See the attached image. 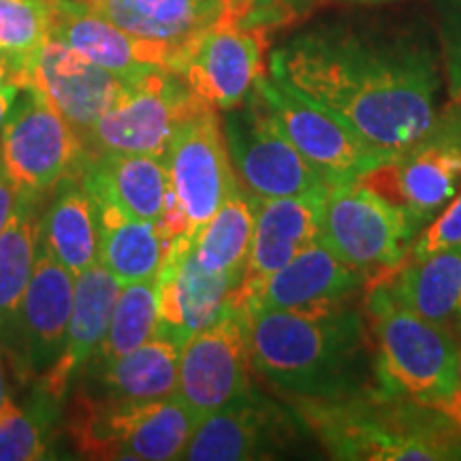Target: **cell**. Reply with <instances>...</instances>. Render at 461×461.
I'll return each instance as SVG.
<instances>
[{"mask_svg": "<svg viewBox=\"0 0 461 461\" xmlns=\"http://www.w3.org/2000/svg\"><path fill=\"white\" fill-rule=\"evenodd\" d=\"M158 336L184 342L210 327L235 299L240 285L224 274H212L199 265L193 238L176 240L158 272Z\"/></svg>", "mask_w": 461, "mask_h": 461, "instance_id": "19", "label": "cell"}, {"mask_svg": "<svg viewBox=\"0 0 461 461\" xmlns=\"http://www.w3.org/2000/svg\"><path fill=\"white\" fill-rule=\"evenodd\" d=\"M255 88L286 140L327 186L359 182L366 173L387 163V158L366 146L348 126L303 101L276 79L263 75Z\"/></svg>", "mask_w": 461, "mask_h": 461, "instance_id": "12", "label": "cell"}, {"mask_svg": "<svg viewBox=\"0 0 461 461\" xmlns=\"http://www.w3.org/2000/svg\"><path fill=\"white\" fill-rule=\"evenodd\" d=\"M355 3H383V0H355Z\"/></svg>", "mask_w": 461, "mask_h": 461, "instance_id": "41", "label": "cell"}, {"mask_svg": "<svg viewBox=\"0 0 461 461\" xmlns=\"http://www.w3.org/2000/svg\"><path fill=\"white\" fill-rule=\"evenodd\" d=\"M75 276L58 263L39 238V255L32 278L17 310L11 348L17 366L28 376L41 378L60 359L73 310Z\"/></svg>", "mask_w": 461, "mask_h": 461, "instance_id": "17", "label": "cell"}, {"mask_svg": "<svg viewBox=\"0 0 461 461\" xmlns=\"http://www.w3.org/2000/svg\"><path fill=\"white\" fill-rule=\"evenodd\" d=\"M297 440V420L286 408L250 389L210 417L190 438L182 459L248 461L269 459Z\"/></svg>", "mask_w": 461, "mask_h": 461, "instance_id": "16", "label": "cell"}, {"mask_svg": "<svg viewBox=\"0 0 461 461\" xmlns=\"http://www.w3.org/2000/svg\"><path fill=\"white\" fill-rule=\"evenodd\" d=\"M50 0H0V51L20 65L31 60L50 39Z\"/></svg>", "mask_w": 461, "mask_h": 461, "instance_id": "33", "label": "cell"}, {"mask_svg": "<svg viewBox=\"0 0 461 461\" xmlns=\"http://www.w3.org/2000/svg\"><path fill=\"white\" fill-rule=\"evenodd\" d=\"M131 82L50 37L28 65L24 88L41 92L84 141L92 126L122 99Z\"/></svg>", "mask_w": 461, "mask_h": 461, "instance_id": "15", "label": "cell"}, {"mask_svg": "<svg viewBox=\"0 0 461 461\" xmlns=\"http://www.w3.org/2000/svg\"><path fill=\"white\" fill-rule=\"evenodd\" d=\"M169 182L188 218L190 238L216 214L238 186L222 137V122L212 107L182 120L165 154Z\"/></svg>", "mask_w": 461, "mask_h": 461, "instance_id": "14", "label": "cell"}, {"mask_svg": "<svg viewBox=\"0 0 461 461\" xmlns=\"http://www.w3.org/2000/svg\"><path fill=\"white\" fill-rule=\"evenodd\" d=\"M199 423L177 395L141 403L115 402L84 387L68 414L75 447L95 459H182Z\"/></svg>", "mask_w": 461, "mask_h": 461, "instance_id": "5", "label": "cell"}, {"mask_svg": "<svg viewBox=\"0 0 461 461\" xmlns=\"http://www.w3.org/2000/svg\"><path fill=\"white\" fill-rule=\"evenodd\" d=\"M293 408L333 459H461V429L447 414L380 384L333 400L293 402Z\"/></svg>", "mask_w": 461, "mask_h": 461, "instance_id": "3", "label": "cell"}, {"mask_svg": "<svg viewBox=\"0 0 461 461\" xmlns=\"http://www.w3.org/2000/svg\"><path fill=\"white\" fill-rule=\"evenodd\" d=\"M269 71L387 160L423 140L440 118L434 54L406 34L327 22L276 50Z\"/></svg>", "mask_w": 461, "mask_h": 461, "instance_id": "1", "label": "cell"}, {"mask_svg": "<svg viewBox=\"0 0 461 461\" xmlns=\"http://www.w3.org/2000/svg\"><path fill=\"white\" fill-rule=\"evenodd\" d=\"M327 194V193H325ZM325 194L255 199V229L235 302L248 305L280 267L319 240Z\"/></svg>", "mask_w": 461, "mask_h": 461, "instance_id": "20", "label": "cell"}, {"mask_svg": "<svg viewBox=\"0 0 461 461\" xmlns=\"http://www.w3.org/2000/svg\"><path fill=\"white\" fill-rule=\"evenodd\" d=\"M20 95V86L15 84H5L0 88V149H3V137H5V124H7L9 112L14 107V103Z\"/></svg>", "mask_w": 461, "mask_h": 461, "instance_id": "38", "label": "cell"}, {"mask_svg": "<svg viewBox=\"0 0 461 461\" xmlns=\"http://www.w3.org/2000/svg\"><path fill=\"white\" fill-rule=\"evenodd\" d=\"M84 141L37 88H20L5 124L0 165L20 190L43 194L86 157Z\"/></svg>", "mask_w": 461, "mask_h": 461, "instance_id": "10", "label": "cell"}, {"mask_svg": "<svg viewBox=\"0 0 461 461\" xmlns=\"http://www.w3.org/2000/svg\"><path fill=\"white\" fill-rule=\"evenodd\" d=\"M41 194L20 190L15 210L0 233V342L11 344L17 310L32 278L41 238Z\"/></svg>", "mask_w": 461, "mask_h": 461, "instance_id": "28", "label": "cell"}, {"mask_svg": "<svg viewBox=\"0 0 461 461\" xmlns=\"http://www.w3.org/2000/svg\"><path fill=\"white\" fill-rule=\"evenodd\" d=\"M455 339H457V380H459V384H457V395H455V402H453L451 411H448L447 417L451 419L453 423L461 429V333Z\"/></svg>", "mask_w": 461, "mask_h": 461, "instance_id": "39", "label": "cell"}, {"mask_svg": "<svg viewBox=\"0 0 461 461\" xmlns=\"http://www.w3.org/2000/svg\"><path fill=\"white\" fill-rule=\"evenodd\" d=\"M58 400L45 395L31 406H17L7 395L0 406V461L48 457V434Z\"/></svg>", "mask_w": 461, "mask_h": 461, "instance_id": "32", "label": "cell"}, {"mask_svg": "<svg viewBox=\"0 0 461 461\" xmlns=\"http://www.w3.org/2000/svg\"><path fill=\"white\" fill-rule=\"evenodd\" d=\"M17 197H20V188L11 182V177L5 173L3 165H0V233L7 227L11 214H14Z\"/></svg>", "mask_w": 461, "mask_h": 461, "instance_id": "36", "label": "cell"}, {"mask_svg": "<svg viewBox=\"0 0 461 461\" xmlns=\"http://www.w3.org/2000/svg\"><path fill=\"white\" fill-rule=\"evenodd\" d=\"M359 182L400 207L419 235L461 190V103H448L423 140Z\"/></svg>", "mask_w": 461, "mask_h": 461, "instance_id": "6", "label": "cell"}, {"mask_svg": "<svg viewBox=\"0 0 461 461\" xmlns=\"http://www.w3.org/2000/svg\"><path fill=\"white\" fill-rule=\"evenodd\" d=\"M205 107L180 75L152 68L132 79L122 99L92 126L84 146L92 154L165 157L182 120Z\"/></svg>", "mask_w": 461, "mask_h": 461, "instance_id": "9", "label": "cell"}, {"mask_svg": "<svg viewBox=\"0 0 461 461\" xmlns=\"http://www.w3.org/2000/svg\"><path fill=\"white\" fill-rule=\"evenodd\" d=\"M79 177L99 203H109L140 221L157 222L163 214L169 169L152 154H92L77 167Z\"/></svg>", "mask_w": 461, "mask_h": 461, "instance_id": "24", "label": "cell"}, {"mask_svg": "<svg viewBox=\"0 0 461 461\" xmlns=\"http://www.w3.org/2000/svg\"><path fill=\"white\" fill-rule=\"evenodd\" d=\"M50 37L88 58L109 73L124 79H137L152 71L143 60L140 43L109 22L99 11L77 0H50Z\"/></svg>", "mask_w": 461, "mask_h": 461, "instance_id": "26", "label": "cell"}, {"mask_svg": "<svg viewBox=\"0 0 461 461\" xmlns=\"http://www.w3.org/2000/svg\"><path fill=\"white\" fill-rule=\"evenodd\" d=\"M222 137L240 186L252 199L325 194L327 184L286 140L257 88L222 115Z\"/></svg>", "mask_w": 461, "mask_h": 461, "instance_id": "7", "label": "cell"}, {"mask_svg": "<svg viewBox=\"0 0 461 461\" xmlns=\"http://www.w3.org/2000/svg\"><path fill=\"white\" fill-rule=\"evenodd\" d=\"M440 37L445 50L448 99L461 103V0L440 3Z\"/></svg>", "mask_w": 461, "mask_h": 461, "instance_id": "35", "label": "cell"}, {"mask_svg": "<svg viewBox=\"0 0 461 461\" xmlns=\"http://www.w3.org/2000/svg\"><path fill=\"white\" fill-rule=\"evenodd\" d=\"M158 278L122 285L118 302L113 305L112 322L103 339L99 353L90 363H105L118 359L131 350L140 348L158 331Z\"/></svg>", "mask_w": 461, "mask_h": 461, "instance_id": "31", "label": "cell"}, {"mask_svg": "<svg viewBox=\"0 0 461 461\" xmlns=\"http://www.w3.org/2000/svg\"><path fill=\"white\" fill-rule=\"evenodd\" d=\"M252 366L291 402L370 387L366 316L350 303L314 310L248 308Z\"/></svg>", "mask_w": 461, "mask_h": 461, "instance_id": "2", "label": "cell"}, {"mask_svg": "<svg viewBox=\"0 0 461 461\" xmlns=\"http://www.w3.org/2000/svg\"><path fill=\"white\" fill-rule=\"evenodd\" d=\"M269 31L218 15L177 68L182 82L207 107L227 112L248 99L263 77Z\"/></svg>", "mask_w": 461, "mask_h": 461, "instance_id": "13", "label": "cell"}, {"mask_svg": "<svg viewBox=\"0 0 461 461\" xmlns=\"http://www.w3.org/2000/svg\"><path fill=\"white\" fill-rule=\"evenodd\" d=\"M250 367L248 308L233 299L221 319L184 342L177 397L203 420L252 389Z\"/></svg>", "mask_w": 461, "mask_h": 461, "instance_id": "11", "label": "cell"}, {"mask_svg": "<svg viewBox=\"0 0 461 461\" xmlns=\"http://www.w3.org/2000/svg\"><path fill=\"white\" fill-rule=\"evenodd\" d=\"M367 282L370 278L361 269L339 261L330 248L316 240L265 282L246 308H330L350 303Z\"/></svg>", "mask_w": 461, "mask_h": 461, "instance_id": "21", "label": "cell"}, {"mask_svg": "<svg viewBox=\"0 0 461 461\" xmlns=\"http://www.w3.org/2000/svg\"><path fill=\"white\" fill-rule=\"evenodd\" d=\"M77 3H84V5H88V7H92V5L101 3V0H77Z\"/></svg>", "mask_w": 461, "mask_h": 461, "instance_id": "40", "label": "cell"}, {"mask_svg": "<svg viewBox=\"0 0 461 461\" xmlns=\"http://www.w3.org/2000/svg\"><path fill=\"white\" fill-rule=\"evenodd\" d=\"M255 229V199L235 186L214 216L193 238L199 265L212 274H224L241 285Z\"/></svg>", "mask_w": 461, "mask_h": 461, "instance_id": "30", "label": "cell"}, {"mask_svg": "<svg viewBox=\"0 0 461 461\" xmlns=\"http://www.w3.org/2000/svg\"><path fill=\"white\" fill-rule=\"evenodd\" d=\"M461 244V190L442 214L434 218L417 238L412 240L403 258H420Z\"/></svg>", "mask_w": 461, "mask_h": 461, "instance_id": "34", "label": "cell"}, {"mask_svg": "<svg viewBox=\"0 0 461 461\" xmlns=\"http://www.w3.org/2000/svg\"><path fill=\"white\" fill-rule=\"evenodd\" d=\"M370 285L383 286L397 305L455 338L461 333V244L428 257L403 258L389 272L374 276Z\"/></svg>", "mask_w": 461, "mask_h": 461, "instance_id": "23", "label": "cell"}, {"mask_svg": "<svg viewBox=\"0 0 461 461\" xmlns=\"http://www.w3.org/2000/svg\"><path fill=\"white\" fill-rule=\"evenodd\" d=\"M182 344L169 336H154L118 359L88 363L96 374L92 393L115 402H157L177 395Z\"/></svg>", "mask_w": 461, "mask_h": 461, "instance_id": "27", "label": "cell"}, {"mask_svg": "<svg viewBox=\"0 0 461 461\" xmlns=\"http://www.w3.org/2000/svg\"><path fill=\"white\" fill-rule=\"evenodd\" d=\"M366 322L380 387L448 414L459 384L453 333L397 305L378 285L366 288Z\"/></svg>", "mask_w": 461, "mask_h": 461, "instance_id": "4", "label": "cell"}, {"mask_svg": "<svg viewBox=\"0 0 461 461\" xmlns=\"http://www.w3.org/2000/svg\"><path fill=\"white\" fill-rule=\"evenodd\" d=\"M122 282L101 261L75 276L73 310L67 330V344L60 359L41 376V391L60 402L67 395L75 374L95 359L112 322Z\"/></svg>", "mask_w": 461, "mask_h": 461, "instance_id": "22", "label": "cell"}, {"mask_svg": "<svg viewBox=\"0 0 461 461\" xmlns=\"http://www.w3.org/2000/svg\"><path fill=\"white\" fill-rule=\"evenodd\" d=\"M101 263L122 285L157 278L163 267L167 241L158 222L126 216L118 207L99 203Z\"/></svg>", "mask_w": 461, "mask_h": 461, "instance_id": "29", "label": "cell"}, {"mask_svg": "<svg viewBox=\"0 0 461 461\" xmlns=\"http://www.w3.org/2000/svg\"><path fill=\"white\" fill-rule=\"evenodd\" d=\"M5 84H15L20 86V88H24L26 67L20 65L15 58L7 56L5 51H0V88H3Z\"/></svg>", "mask_w": 461, "mask_h": 461, "instance_id": "37", "label": "cell"}, {"mask_svg": "<svg viewBox=\"0 0 461 461\" xmlns=\"http://www.w3.org/2000/svg\"><path fill=\"white\" fill-rule=\"evenodd\" d=\"M414 238L417 235L400 207L366 184L327 188L319 240L339 261L361 269L370 280L402 263Z\"/></svg>", "mask_w": 461, "mask_h": 461, "instance_id": "8", "label": "cell"}, {"mask_svg": "<svg viewBox=\"0 0 461 461\" xmlns=\"http://www.w3.org/2000/svg\"><path fill=\"white\" fill-rule=\"evenodd\" d=\"M221 5L222 0H101L90 9L131 34L146 65L176 73L216 22Z\"/></svg>", "mask_w": 461, "mask_h": 461, "instance_id": "18", "label": "cell"}, {"mask_svg": "<svg viewBox=\"0 0 461 461\" xmlns=\"http://www.w3.org/2000/svg\"><path fill=\"white\" fill-rule=\"evenodd\" d=\"M41 241L73 276L101 261L99 207L77 169L54 186L41 216Z\"/></svg>", "mask_w": 461, "mask_h": 461, "instance_id": "25", "label": "cell"}]
</instances>
